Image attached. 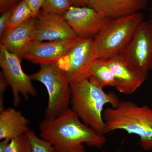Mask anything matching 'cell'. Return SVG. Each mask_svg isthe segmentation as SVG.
<instances>
[{"label": "cell", "mask_w": 152, "mask_h": 152, "mask_svg": "<svg viewBox=\"0 0 152 152\" xmlns=\"http://www.w3.org/2000/svg\"><path fill=\"white\" fill-rule=\"evenodd\" d=\"M40 137L52 144L53 152H87L83 144L101 149L107 139L85 124L70 108L39 123Z\"/></svg>", "instance_id": "cell-1"}, {"label": "cell", "mask_w": 152, "mask_h": 152, "mask_svg": "<svg viewBox=\"0 0 152 152\" xmlns=\"http://www.w3.org/2000/svg\"><path fill=\"white\" fill-rule=\"evenodd\" d=\"M71 109L85 124L102 135L106 134L102 112L110 104L115 107L120 101L115 95L107 94L92 77L70 83Z\"/></svg>", "instance_id": "cell-2"}, {"label": "cell", "mask_w": 152, "mask_h": 152, "mask_svg": "<svg viewBox=\"0 0 152 152\" xmlns=\"http://www.w3.org/2000/svg\"><path fill=\"white\" fill-rule=\"evenodd\" d=\"M106 134L123 130L140 138L144 150H152V109L132 101H120L115 107L107 108L103 114Z\"/></svg>", "instance_id": "cell-3"}, {"label": "cell", "mask_w": 152, "mask_h": 152, "mask_svg": "<svg viewBox=\"0 0 152 152\" xmlns=\"http://www.w3.org/2000/svg\"><path fill=\"white\" fill-rule=\"evenodd\" d=\"M143 21V15L140 12L118 18H108L100 31L93 38L99 59L107 60L119 56Z\"/></svg>", "instance_id": "cell-4"}, {"label": "cell", "mask_w": 152, "mask_h": 152, "mask_svg": "<svg viewBox=\"0 0 152 152\" xmlns=\"http://www.w3.org/2000/svg\"><path fill=\"white\" fill-rule=\"evenodd\" d=\"M30 76L32 80L40 82L46 88L48 98L45 111L46 118H54L69 109L70 83L56 63L40 65L39 70Z\"/></svg>", "instance_id": "cell-5"}, {"label": "cell", "mask_w": 152, "mask_h": 152, "mask_svg": "<svg viewBox=\"0 0 152 152\" xmlns=\"http://www.w3.org/2000/svg\"><path fill=\"white\" fill-rule=\"evenodd\" d=\"M99 59L93 39H80L56 63L71 83L89 77L90 69Z\"/></svg>", "instance_id": "cell-6"}, {"label": "cell", "mask_w": 152, "mask_h": 152, "mask_svg": "<svg viewBox=\"0 0 152 152\" xmlns=\"http://www.w3.org/2000/svg\"><path fill=\"white\" fill-rule=\"evenodd\" d=\"M119 56L130 68L146 79L152 68V28L149 23L142 22Z\"/></svg>", "instance_id": "cell-7"}, {"label": "cell", "mask_w": 152, "mask_h": 152, "mask_svg": "<svg viewBox=\"0 0 152 152\" xmlns=\"http://www.w3.org/2000/svg\"><path fill=\"white\" fill-rule=\"evenodd\" d=\"M21 60L16 55L9 51L0 45V66L4 76L10 87L13 94V104L18 106L21 102V96L25 101L30 96H36L37 91L33 86L30 75L23 70Z\"/></svg>", "instance_id": "cell-8"}, {"label": "cell", "mask_w": 152, "mask_h": 152, "mask_svg": "<svg viewBox=\"0 0 152 152\" xmlns=\"http://www.w3.org/2000/svg\"><path fill=\"white\" fill-rule=\"evenodd\" d=\"M64 16L76 35L80 39H93L108 19L103 13L88 6L73 5Z\"/></svg>", "instance_id": "cell-9"}, {"label": "cell", "mask_w": 152, "mask_h": 152, "mask_svg": "<svg viewBox=\"0 0 152 152\" xmlns=\"http://www.w3.org/2000/svg\"><path fill=\"white\" fill-rule=\"evenodd\" d=\"M80 39L45 42L34 40L28 47L23 59L35 64L57 63Z\"/></svg>", "instance_id": "cell-10"}, {"label": "cell", "mask_w": 152, "mask_h": 152, "mask_svg": "<svg viewBox=\"0 0 152 152\" xmlns=\"http://www.w3.org/2000/svg\"><path fill=\"white\" fill-rule=\"evenodd\" d=\"M77 38L64 15L42 10L36 17L34 40L45 42Z\"/></svg>", "instance_id": "cell-11"}, {"label": "cell", "mask_w": 152, "mask_h": 152, "mask_svg": "<svg viewBox=\"0 0 152 152\" xmlns=\"http://www.w3.org/2000/svg\"><path fill=\"white\" fill-rule=\"evenodd\" d=\"M36 18H31L12 28L7 30L0 45L22 60L30 43L34 40Z\"/></svg>", "instance_id": "cell-12"}, {"label": "cell", "mask_w": 152, "mask_h": 152, "mask_svg": "<svg viewBox=\"0 0 152 152\" xmlns=\"http://www.w3.org/2000/svg\"><path fill=\"white\" fill-rule=\"evenodd\" d=\"M107 60L115 77V87L120 93L132 95L145 80L130 68L120 56Z\"/></svg>", "instance_id": "cell-13"}, {"label": "cell", "mask_w": 152, "mask_h": 152, "mask_svg": "<svg viewBox=\"0 0 152 152\" xmlns=\"http://www.w3.org/2000/svg\"><path fill=\"white\" fill-rule=\"evenodd\" d=\"M148 0H88V6L103 13L110 19L122 18L139 12Z\"/></svg>", "instance_id": "cell-14"}, {"label": "cell", "mask_w": 152, "mask_h": 152, "mask_svg": "<svg viewBox=\"0 0 152 152\" xmlns=\"http://www.w3.org/2000/svg\"><path fill=\"white\" fill-rule=\"evenodd\" d=\"M30 121L21 112L13 108L0 110V139H11L29 130Z\"/></svg>", "instance_id": "cell-15"}, {"label": "cell", "mask_w": 152, "mask_h": 152, "mask_svg": "<svg viewBox=\"0 0 152 152\" xmlns=\"http://www.w3.org/2000/svg\"><path fill=\"white\" fill-rule=\"evenodd\" d=\"M94 78L102 88L115 86V77L111 70L107 60L99 59L90 69L89 77Z\"/></svg>", "instance_id": "cell-16"}, {"label": "cell", "mask_w": 152, "mask_h": 152, "mask_svg": "<svg viewBox=\"0 0 152 152\" xmlns=\"http://www.w3.org/2000/svg\"><path fill=\"white\" fill-rule=\"evenodd\" d=\"M33 18L32 13L25 0H22L12 10L7 28H12Z\"/></svg>", "instance_id": "cell-17"}, {"label": "cell", "mask_w": 152, "mask_h": 152, "mask_svg": "<svg viewBox=\"0 0 152 152\" xmlns=\"http://www.w3.org/2000/svg\"><path fill=\"white\" fill-rule=\"evenodd\" d=\"M5 152H33L31 144L26 134L11 139L6 147Z\"/></svg>", "instance_id": "cell-18"}, {"label": "cell", "mask_w": 152, "mask_h": 152, "mask_svg": "<svg viewBox=\"0 0 152 152\" xmlns=\"http://www.w3.org/2000/svg\"><path fill=\"white\" fill-rule=\"evenodd\" d=\"M70 0H44L42 10L64 15L72 6Z\"/></svg>", "instance_id": "cell-19"}, {"label": "cell", "mask_w": 152, "mask_h": 152, "mask_svg": "<svg viewBox=\"0 0 152 152\" xmlns=\"http://www.w3.org/2000/svg\"><path fill=\"white\" fill-rule=\"evenodd\" d=\"M26 134L31 144L33 152H53L54 148L52 144L38 137L34 131L30 129Z\"/></svg>", "instance_id": "cell-20"}, {"label": "cell", "mask_w": 152, "mask_h": 152, "mask_svg": "<svg viewBox=\"0 0 152 152\" xmlns=\"http://www.w3.org/2000/svg\"><path fill=\"white\" fill-rule=\"evenodd\" d=\"M32 13L33 18H36L42 10L44 0H25Z\"/></svg>", "instance_id": "cell-21"}, {"label": "cell", "mask_w": 152, "mask_h": 152, "mask_svg": "<svg viewBox=\"0 0 152 152\" xmlns=\"http://www.w3.org/2000/svg\"><path fill=\"white\" fill-rule=\"evenodd\" d=\"M12 10L5 11L1 14L0 17V37L4 34L7 28L8 24L12 14Z\"/></svg>", "instance_id": "cell-22"}, {"label": "cell", "mask_w": 152, "mask_h": 152, "mask_svg": "<svg viewBox=\"0 0 152 152\" xmlns=\"http://www.w3.org/2000/svg\"><path fill=\"white\" fill-rule=\"evenodd\" d=\"M8 86H9L8 83L1 71L0 72V110L4 109V96Z\"/></svg>", "instance_id": "cell-23"}, {"label": "cell", "mask_w": 152, "mask_h": 152, "mask_svg": "<svg viewBox=\"0 0 152 152\" xmlns=\"http://www.w3.org/2000/svg\"><path fill=\"white\" fill-rule=\"evenodd\" d=\"M22 0H0V13L12 10Z\"/></svg>", "instance_id": "cell-24"}, {"label": "cell", "mask_w": 152, "mask_h": 152, "mask_svg": "<svg viewBox=\"0 0 152 152\" xmlns=\"http://www.w3.org/2000/svg\"><path fill=\"white\" fill-rule=\"evenodd\" d=\"M74 6L85 7L88 6V0H70Z\"/></svg>", "instance_id": "cell-25"}, {"label": "cell", "mask_w": 152, "mask_h": 152, "mask_svg": "<svg viewBox=\"0 0 152 152\" xmlns=\"http://www.w3.org/2000/svg\"><path fill=\"white\" fill-rule=\"evenodd\" d=\"M10 140L5 139L2 140V141L0 143V152H5L6 147Z\"/></svg>", "instance_id": "cell-26"}, {"label": "cell", "mask_w": 152, "mask_h": 152, "mask_svg": "<svg viewBox=\"0 0 152 152\" xmlns=\"http://www.w3.org/2000/svg\"><path fill=\"white\" fill-rule=\"evenodd\" d=\"M149 23L152 28V9H151V20Z\"/></svg>", "instance_id": "cell-27"}, {"label": "cell", "mask_w": 152, "mask_h": 152, "mask_svg": "<svg viewBox=\"0 0 152 152\" xmlns=\"http://www.w3.org/2000/svg\"><path fill=\"white\" fill-rule=\"evenodd\" d=\"M102 152H107V151H104Z\"/></svg>", "instance_id": "cell-28"}]
</instances>
